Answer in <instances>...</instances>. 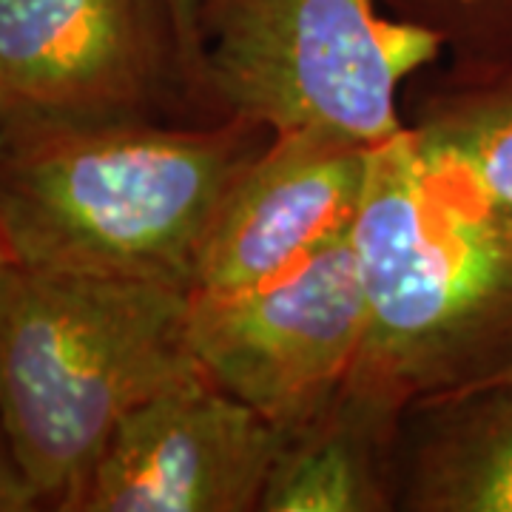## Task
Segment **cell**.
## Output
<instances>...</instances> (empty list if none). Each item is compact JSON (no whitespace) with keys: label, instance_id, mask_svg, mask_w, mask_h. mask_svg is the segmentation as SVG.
Listing matches in <instances>:
<instances>
[{"label":"cell","instance_id":"cell-3","mask_svg":"<svg viewBox=\"0 0 512 512\" xmlns=\"http://www.w3.org/2000/svg\"><path fill=\"white\" fill-rule=\"evenodd\" d=\"M350 239L367 322L348 379L410 407L512 370V237L407 128L370 148Z\"/></svg>","mask_w":512,"mask_h":512},{"label":"cell","instance_id":"cell-5","mask_svg":"<svg viewBox=\"0 0 512 512\" xmlns=\"http://www.w3.org/2000/svg\"><path fill=\"white\" fill-rule=\"evenodd\" d=\"M208 123L168 0H0V137Z\"/></svg>","mask_w":512,"mask_h":512},{"label":"cell","instance_id":"cell-13","mask_svg":"<svg viewBox=\"0 0 512 512\" xmlns=\"http://www.w3.org/2000/svg\"><path fill=\"white\" fill-rule=\"evenodd\" d=\"M37 507H40V501L23 476L18 458L3 433V424H0V512H29Z\"/></svg>","mask_w":512,"mask_h":512},{"label":"cell","instance_id":"cell-9","mask_svg":"<svg viewBox=\"0 0 512 512\" xmlns=\"http://www.w3.org/2000/svg\"><path fill=\"white\" fill-rule=\"evenodd\" d=\"M407 407L345 379L313 413L282 427L259 512L396 510Z\"/></svg>","mask_w":512,"mask_h":512},{"label":"cell","instance_id":"cell-2","mask_svg":"<svg viewBox=\"0 0 512 512\" xmlns=\"http://www.w3.org/2000/svg\"><path fill=\"white\" fill-rule=\"evenodd\" d=\"M197 373L188 288L0 259V424L40 507L72 510L117 424Z\"/></svg>","mask_w":512,"mask_h":512},{"label":"cell","instance_id":"cell-10","mask_svg":"<svg viewBox=\"0 0 512 512\" xmlns=\"http://www.w3.org/2000/svg\"><path fill=\"white\" fill-rule=\"evenodd\" d=\"M396 510L512 512V370L407 407Z\"/></svg>","mask_w":512,"mask_h":512},{"label":"cell","instance_id":"cell-8","mask_svg":"<svg viewBox=\"0 0 512 512\" xmlns=\"http://www.w3.org/2000/svg\"><path fill=\"white\" fill-rule=\"evenodd\" d=\"M367 171V146L325 131L274 134L222 194L191 293L251 288L350 237Z\"/></svg>","mask_w":512,"mask_h":512},{"label":"cell","instance_id":"cell-15","mask_svg":"<svg viewBox=\"0 0 512 512\" xmlns=\"http://www.w3.org/2000/svg\"><path fill=\"white\" fill-rule=\"evenodd\" d=\"M0 259H3V251H0Z\"/></svg>","mask_w":512,"mask_h":512},{"label":"cell","instance_id":"cell-11","mask_svg":"<svg viewBox=\"0 0 512 512\" xmlns=\"http://www.w3.org/2000/svg\"><path fill=\"white\" fill-rule=\"evenodd\" d=\"M407 131L421 157L512 237V57L450 60L416 89Z\"/></svg>","mask_w":512,"mask_h":512},{"label":"cell","instance_id":"cell-6","mask_svg":"<svg viewBox=\"0 0 512 512\" xmlns=\"http://www.w3.org/2000/svg\"><path fill=\"white\" fill-rule=\"evenodd\" d=\"M365 322L350 237L251 288L191 293V348L202 376L279 430L305 419L348 379Z\"/></svg>","mask_w":512,"mask_h":512},{"label":"cell","instance_id":"cell-7","mask_svg":"<svg viewBox=\"0 0 512 512\" xmlns=\"http://www.w3.org/2000/svg\"><path fill=\"white\" fill-rule=\"evenodd\" d=\"M279 439L197 373L117 424L69 512H259Z\"/></svg>","mask_w":512,"mask_h":512},{"label":"cell","instance_id":"cell-4","mask_svg":"<svg viewBox=\"0 0 512 512\" xmlns=\"http://www.w3.org/2000/svg\"><path fill=\"white\" fill-rule=\"evenodd\" d=\"M202 114L271 134L325 131L376 148L399 137V94L444 55L382 0H197Z\"/></svg>","mask_w":512,"mask_h":512},{"label":"cell","instance_id":"cell-12","mask_svg":"<svg viewBox=\"0 0 512 512\" xmlns=\"http://www.w3.org/2000/svg\"><path fill=\"white\" fill-rule=\"evenodd\" d=\"M382 6L433 32L456 63L512 57V0H382Z\"/></svg>","mask_w":512,"mask_h":512},{"label":"cell","instance_id":"cell-14","mask_svg":"<svg viewBox=\"0 0 512 512\" xmlns=\"http://www.w3.org/2000/svg\"><path fill=\"white\" fill-rule=\"evenodd\" d=\"M168 3H171L174 20H177V32H180V40H183V52L188 57V69H191V77H194V92H197V66H200V52H197V0H168ZM197 103H200V94H197Z\"/></svg>","mask_w":512,"mask_h":512},{"label":"cell","instance_id":"cell-1","mask_svg":"<svg viewBox=\"0 0 512 512\" xmlns=\"http://www.w3.org/2000/svg\"><path fill=\"white\" fill-rule=\"evenodd\" d=\"M271 137L248 120L0 137L3 259L191 291L222 194Z\"/></svg>","mask_w":512,"mask_h":512}]
</instances>
